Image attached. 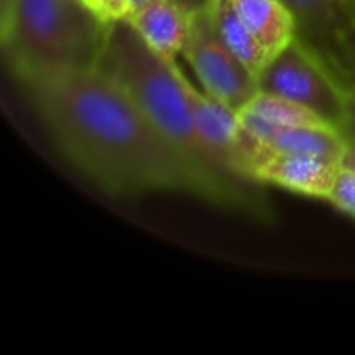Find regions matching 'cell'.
Here are the masks:
<instances>
[{"mask_svg": "<svg viewBox=\"0 0 355 355\" xmlns=\"http://www.w3.org/2000/svg\"><path fill=\"white\" fill-rule=\"evenodd\" d=\"M183 58L202 81V87L237 112L260 92V79L218 37L206 6L191 12Z\"/></svg>", "mask_w": 355, "mask_h": 355, "instance_id": "5b68a950", "label": "cell"}, {"mask_svg": "<svg viewBox=\"0 0 355 355\" xmlns=\"http://www.w3.org/2000/svg\"><path fill=\"white\" fill-rule=\"evenodd\" d=\"M300 23V37L333 69L339 40L352 23L341 0H285Z\"/></svg>", "mask_w": 355, "mask_h": 355, "instance_id": "9c48e42d", "label": "cell"}, {"mask_svg": "<svg viewBox=\"0 0 355 355\" xmlns=\"http://www.w3.org/2000/svg\"><path fill=\"white\" fill-rule=\"evenodd\" d=\"M85 2H87L92 8H96V10H98V0H85ZM98 12H100V10H98Z\"/></svg>", "mask_w": 355, "mask_h": 355, "instance_id": "44dd1931", "label": "cell"}, {"mask_svg": "<svg viewBox=\"0 0 355 355\" xmlns=\"http://www.w3.org/2000/svg\"><path fill=\"white\" fill-rule=\"evenodd\" d=\"M329 202L345 212L347 216L355 218V168L354 166H347L343 164L339 175H337V181L333 185V191H331V198Z\"/></svg>", "mask_w": 355, "mask_h": 355, "instance_id": "4fadbf2b", "label": "cell"}, {"mask_svg": "<svg viewBox=\"0 0 355 355\" xmlns=\"http://www.w3.org/2000/svg\"><path fill=\"white\" fill-rule=\"evenodd\" d=\"M206 8L210 12L212 25L218 37L227 44V48L260 79L262 71L268 67L270 56L248 29L243 19L239 17L233 0H208Z\"/></svg>", "mask_w": 355, "mask_h": 355, "instance_id": "7c38bea8", "label": "cell"}, {"mask_svg": "<svg viewBox=\"0 0 355 355\" xmlns=\"http://www.w3.org/2000/svg\"><path fill=\"white\" fill-rule=\"evenodd\" d=\"M349 152L347 137L331 125H297V127H279L270 137L260 144L258 164L272 154H306L322 156L345 164ZM256 164V168H258ZM258 181V179H256Z\"/></svg>", "mask_w": 355, "mask_h": 355, "instance_id": "30bf717a", "label": "cell"}, {"mask_svg": "<svg viewBox=\"0 0 355 355\" xmlns=\"http://www.w3.org/2000/svg\"><path fill=\"white\" fill-rule=\"evenodd\" d=\"M345 87V123L341 127V133L347 137V141L355 144V79L343 81Z\"/></svg>", "mask_w": 355, "mask_h": 355, "instance_id": "9a60e30c", "label": "cell"}, {"mask_svg": "<svg viewBox=\"0 0 355 355\" xmlns=\"http://www.w3.org/2000/svg\"><path fill=\"white\" fill-rule=\"evenodd\" d=\"M345 164L355 168V144H352V141H349V152H347V156H345Z\"/></svg>", "mask_w": 355, "mask_h": 355, "instance_id": "ffe728a7", "label": "cell"}, {"mask_svg": "<svg viewBox=\"0 0 355 355\" xmlns=\"http://www.w3.org/2000/svg\"><path fill=\"white\" fill-rule=\"evenodd\" d=\"M141 40L168 60L183 54L191 27V10L177 0H152L135 12L125 17Z\"/></svg>", "mask_w": 355, "mask_h": 355, "instance_id": "ba28073f", "label": "cell"}, {"mask_svg": "<svg viewBox=\"0 0 355 355\" xmlns=\"http://www.w3.org/2000/svg\"><path fill=\"white\" fill-rule=\"evenodd\" d=\"M150 2H152V0H127V15L139 10L141 6H146V4H150Z\"/></svg>", "mask_w": 355, "mask_h": 355, "instance_id": "ac0fdd59", "label": "cell"}, {"mask_svg": "<svg viewBox=\"0 0 355 355\" xmlns=\"http://www.w3.org/2000/svg\"><path fill=\"white\" fill-rule=\"evenodd\" d=\"M98 10L106 21L127 17V0H98Z\"/></svg>", "mask_w": 355, "mask_h": 355, "instance_id": "2e32d148", "label": "cell"}, {"mask_svg": "<svg viewBox=\"0 0 355 355\" xmlns=\"http://www.w3.org/2000/svg\"><path fill=\"white\" fill-rule=\"evenodd\" d=\"M341 4H343L345 12L349 15V19L355 23V0H341Z\"/></svg>", "mask_w": 355, "mask_h": 355, "instance_id": "d6986e66", "label": "cell"}, {"mask_svg": "<svg viewBox=\"0 0 355 355\" xmlns=\"http://www.w3.org/2000/svg\"><path fill=\"white\" fill-rule=\"evenodd\" d=\"M341 166L343 162L322 156L272 154L258 164L256 179L262 185H275L300 196L329 200Z\"/></svg>", "mask_w": 355, "mask_h": 355, "instance_id": "52a82bcc", "label": "cell"}, {"mask_svg": "<svg viewBox=\"0 0 355 355\" xmlns=\"http://www.w3.org/2000/svg\"><path fill=\"white\" fill-rule=\"evenodd\" d=\"M177 2H179L181 6H185L187 10H191V12H193V10H198V8L206 6V2H208V0H177Z\"/></svg>", "mask_w": 355, "mask_h": 355, "instance_id": "e0dca14e", "label": "cell"}, {"mask_svg": "<svg viewBox=\"0 0 355 355\" xmlns=\"http://www.w3.org/2000/svg\"><path fill=\"white\" fill-rule=\"evenodd\" d=\"M352 144H354V141H352Z\"/></svg>", "mask_w": 355, "mask_h": 355, "instance_id": "7402d4cb", "label": "cell"}, {"mask_svg": "<svg viewBox=\"0 0 355 355\" xmlns=\"http://www.w3.org/2000/svg\"><path fill=\"white\" fill-rule=\"evenodd\" d=\"M179 79L187 96L196 129L208 148L214 162L231 177L239 181H256V164L260 156V146L248 135L241 125L239 112L210 96L206 89L200 92L181 71ZM262 185V183H260Z\"/></svg>", "mask_w": 355, "mask_h": 355, "instance_id": "8992f818", "label": "cell"}, {"mask_svg": "<svg viewBox=\"0 0 355 355\" xmlns=\"http://www.w3.org/2000/svg\"><path fill=\"white\" fill-rule=\"evenodd\" d=\"M239 17L266 50L270 60L297 35L300 23L285 0H233Z\"/></svg>", "mask_w": 355, "mask_h": 355, "instance_id": "8fae6325", "label": "cell"}, {"mask_svg": "<svg viewBox=\"0 0 355 355\" xmlns=\"http://www.w3.org/2000/svg\"><path fill=\"white\" fill-rule=\"evenodd\" d=\"M333 71L341 81L355 79V23L352 21L339 40L337 54L333 58Z\"/></svg>", "mask_w": 355, "mask_h": 355, "instance_id": "5bb4252c", "label": "cell"}, {"mask_svg": "<svg viewBox=\"0 0 355 355\" xmlns=\"http://www.w3.org/2000/svg\"><path fill=\"white\" fill-rule=\"evenodd\" d=\"M137 104L148 121L212 183L229 202V210L260 223H272L275 214L260 183L239 181L227 175L204 146L179 79L177 60L152 50L127 19L108 21L104 46L96 62Z\"/></svg>", "mask_w": 355, "mask_h": 355, "instance_id": "7a4b0ae2", "label": "cell"}, {"mask_svg": "<svg viewBox=\"0 0 355 355\" xmlns=\"http://www.w3.org/2000/svg\"><path fill=\"white\" fill-rule=\"evenodd\" d=\"M106 29L85 0H0V44L12 77L96 67Z\"/></svg>", "mask_w": 355, "mask_h": 355, "instance_id": "3957f363", "label": "cell"}, {"mask_svg": "<svg viewBox=\"0 0 355 355\" xmlns=\"http://www.w3.org/2000/svg\"><path fill=\"white\" fill-rule=\"evenodd\" d=\"M15 79L62 156L108 196L175 191L229 210L223 191L98 67Z\"/></svg>", "mask_w": 355, "mask_h": 355, "instance_id": "6da1fadb", "label": "cell"}, {"mask_svg": "<svg viewBox=\"0 0 355 355\" xmlns=\"http://www.w3.org/2000/svg\"><path fill=\"white\" fill-rule=\"evenodd\" d=\"M260 89L310 108L339 131L345 123L343 81L300 35L262 71Z\"/></svg>", "mask_w": 355, "mask_h": 355, "instance_id": "277c9868", "label": "cell"}]
</instances>
